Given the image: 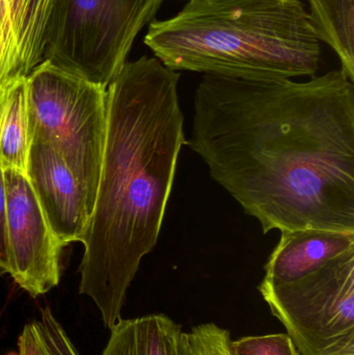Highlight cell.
Here are the masks:
<instances>
[{
  "label": "cell",
  "instance_id": "8fae6325",
  "mask_svg": "<svg viewBox=\"0 0 354 355\" xmlns=\"http://www.w3.org/2000/svg\"><path fill=\"white\" fill-rule=\"evenodd\" d=\"M28 133L27 77L0 87V166L26 175Z\"/></svg>",
  "mask_w": 354,
  "mask_h": 355
},
{
  "label": "cell",
  "instance_id": "3957f363",
  "mask_svg": "<svg viewBox=\"0 0 354 355\" xmlns=\"http://www.w3.org/2000/svg\"><path fill=\"white\" fill-rule=\"evenodd\" d=\"M145 45L170 70L274 80L315 76L321 44L299 0H189Z\"/></svg>",
  "mask_w": 354,
  "mask_h": 355
},
{
  "label": "cell",
  "instance_id": "7a4b0ae2",
  "mask_svg": "<svg viewBox=\"0 0 354 355\" xmlns=\"http://www.w3.org/2000/svg\"><path fill=\"white\" fill-rule=\"evenodd\" d=\"M180 74L157 58L127 62L106 89L107 132L95 206L83 238L79 293L112 329L157 244L185 145Z\"/></svg>",
  "mask_w": 354,
  "mask_h": 355
},
{
  "label": "cell",
  "instance_id": "ba28073f",
  "mask_svg": "<svg viewBox=\"0 0 354 355\" xmlns=\"http://www.w3.org/2000/svg\"><path fill=\"white\" fill-rule=\"evenodd\" d=\"M26 177L50 229L62 248L72 242H82L91 217L87 196L51 145L31 141Z\"/></svg>",
  "mask_w": 354,
  "mask_h": 355
},
{
  "label": "cell",
  "instance_id": "8992f818",
  "mask_svg": "<svg viewBox=\"0 0 354 355\" xmlns=\"http://www.w3.org/2000/svg\"><path fill=\"white\" fill-rule=\"evenodd\" d=\"M258 290L299 355H354V248Z\"/></svg>",
  "mask_w": 354,
  "mask_h": 355
},
{
  "label": "cell",
  "instance_id": "2e32d148",
  "mask_svg": "<svg viewBox=\"0 0 354 355\" xmlns=\"http://www.w3.org/2000/svg\"><path fill=\"white\" fill-rule=\"evenodd\" d=\"M10 270L8 265V229H6V193L3 170L0 166V275Z\"/></svg>",
  "mask_w": 354,
  "mask_h": 355
},
{
  "label": "cell",
  "instance_id": "e0dca14e",
  "mask_svg": "<svg viewBox=\"0 0 354 355\" xmlns=\"http://www.w3.org/2000/svg\"><path fill=\"white\" fill-rule=\"evenodd\" d=\"M19 355H42L33 323L25 325L18 340Z\"/></svg>",
  "mask_w": 354,
  "mask_h": 355
},
{
  "label": "cell",
  "instance_id": "9c48e42d",
  "mask_svg": "<svg viewBox=\"0 0 354 355\" xmlns=\"http://www.w3.org/2000/svg\"><path fill=\"white\" fill-rule=\"evenodd\" d=\"M52 1L0 0V87L43 62Z\"/></svg>",
  "mask_w": 354,
  "mask_h": 355
},
{
  "label": "cell",
  "instance_id": "4fadbf2b",
  "mask_svg": "<svg viewBox=\"0 0 354 355\" xmlns=\"http://www.w3.org/2000/svg\"><path fill=\"white\" fill-rule=\"evenodd\" d=\"M39 320L33 322L42 355H81L62 323L49 308L41 309Z\"/></svg>",
  "mask_w": 354,
  "mask_h": 355
},
{
  "label": "cell",
  "instance_id": "7c38bea8",
  "mask_svg": "<svg viewBox=\"0 0 354 355\" xmlns=\"http://www.w3.org/2000/svg\"><path fill=\"white\" fill-rule=\"evenodd\" d=\"M308 2V15L316 37L336 52L341 70L354 81V0Z\"/></svg>",
  "mask_w": 354,
  "mask_h": 355
},
{
  "label": "cell",
  "instance_id": "9a60e30c",
  "mask_svg": "<svg viewBox=\"0 0 354 355\" xmlns=\"http://www.w3.org/2000/svg\"><path fill=\"white\" fill-rule=\"evenodd\" d=\"M234 355H299L287 334L251 336L231 341Z\"/></svg>",
  "mask_w": 354,
  "mask_h": 355
},
{
  "label": "cell",
  "instance_id": "6da1fadb",
  "mask_svg": "<svg viewBox=\"0 0 354 355\" xmlns=\"http://www.w3.org/2000/svg\"><path fill=\"white\" fill-rule=\"evenodd\" d=\"M263 233H354V85L205 75L185 141Z\"/></svg>",
  "mask_w": 354,
  "mask_h": 355
},
{
  "label": "cell",
  "instance_id": "52a82bcc",
  "mask_svg": "<svg viewBox=\"0 0 354 355\" xmlns=\"http://www.w3.org/2000/svg\"><path fill=\"white\" fill-rule=\"evenodd\" d=\"M8 275L31 297L48 293L60 279L62 245L50 229L26 175L4 170Z\"/></svg>",
  "mask_w": 354,
  "mask_h": 355
},
{
  "label": "cell",
  "instance_id": "30bf717a",
  "mask_svg": "<svg viewBox=\"0 0 354 355\" xmlns=\"http://www.w3.org/2000/svg\"><path fill=\"white\" fill-rule=\"evenodd\" d=\"M101 355H189L182 325L163 314L121 319Z\"/></svg>",
  "mask_w": 354,
  "mask_h": 355
},
{
  "label": "cell",
  "instance_id": "277c9868",
  "mask_svg": "<svg viewBox=\"0 0 354 355\" xmlns=\"http://www.w3.org/2000/svg\"><path fill=\"white\" fill-rule=\"evenodd\" d=\"M27 98L30 143L60 154L85 190L91 216L107 132L106 87L43 60L27 77Z\"/></svg>",
  "mask_w": 354,
  "mask_h": 355
},
{
  "label": "cell",
  "instance_id": "5bb4252c",
  "mask_svg": "<svg viewBox=\"0 0 354 355\" xmlns=\"http://www.w3.org/2000/svg\"><path fill=\"white\" fill-rule=\"evenodd\" d=\"M188 337L189 355H234L230 331L215 323H203L193 327Z\"/></svg>",
  "mask_w": 354,
  "mask_h": 355
},
{
  "label": "cell",
  "instance_id": "ac0fdd59",
  "mask_svg": "<svg viewBox=\"0 0 354 355\" xmlns=\"http://www.w3.org/2000/svg\"><path fill=\"white\" fill-rule=\"evenodd\" d=\"M8 355H19V354H17L16 352H10V354H8Z\"/></svg>",
  "mask_w": 354,
  "mask_h": 355
},
{
  "label": "cell",
  "instance_id": "5b68a950",
  "mask_svg": "<svg viewBox=\"0 0 354 355\" xmlns=\"http://www.w3.org/2000/svg\"><path fill=\"white\" fill-rule=\"evenodd\" d=\"M164 0H53L44 60L107 89Z\"/></svg>",
  "mask_w": 354,
  "mask_h": 355
}]
</instances>
